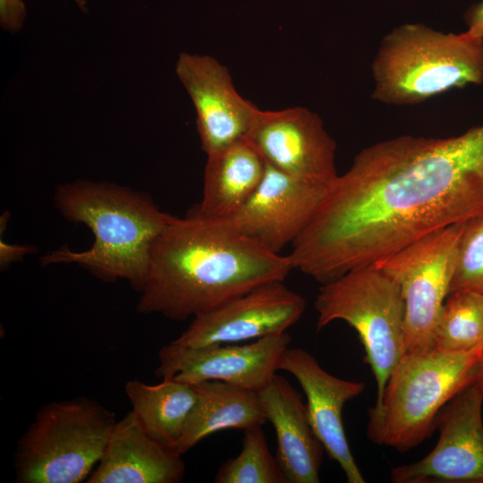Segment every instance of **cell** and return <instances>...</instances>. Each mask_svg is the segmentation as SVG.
Instances as JSON below:
<instances>
[{"instance_id": "1", "label": "cell", "mask_w": 483, "mask_h": 483, "mask_svg": "<svg viewBox=\"0 0 483 483\" xmlns=\"http://www.w3.org/2000/svg\"><path fill=\"white\" fill-rule=\"evenodd\" d=\"M483 215V125L363 148L328 187L288 254L326 284L435 231Z\"/></svg>"}, {"instance_id": "2", "label": "cell", "mask_w": 483, "mask_h": 483, "mask_svg": "<svg viewBox=\"0 0 483 483\" xmlns=\"http://www.w3.org/2000/svg\"><path fill=\"white\" fill-rule=\"evenodd\" d=\"M293 270L288 255L269 251L231 219L196 208L174 219L155 240L137 310L184 320L208 312Z\"/></svg>"}, {"instance_id": "3", "label": "cell", "mask_w": 483, "mask_h": 483, "mask_svg": "<svg viewBox=\"0 0 483 483\" xmlns=\"http://www.w3.org/2000/svg\"><path fill=\"white\" fill-rule=\"evenodd\" d=\"M54 201L67 221L85 225L94 241L82 251L52 250L41 257V264H75L105 281L127 280L140 291L152 245L174 216L146 193L110 182L60 184Z\"/></svg>"}, {"instance_id": "4", "label": "cell", "mask_w": 483, "mask_h": 483, "mask_svg": "<svg viewBox=\"0 0 483 483\" xmlns=\"http://www.w3.org/2000/svg\"><path fill=\"white\" fill-rule=\"evenodd\" d=\"M483 345L465 352L430 348L407 352L392 371L380 402L369 411L368 437L407 452L429 437L443 407L476 381Z\"/></svg>"}, {"instance_id": "5", "label": "cell", "mask_w": 483, "mask_h": 483, "mask_svg": "<svg viewBox=\"0 0 483 483\" xmlns=\"http://www.w3.org/2000/svg\"><path fill=\"white\" fill-rule=\"evenodd\" d=\"M372 97L416 105L453 88L483 83V38L404 24L382 40L372 64Z\"/></svg>"}, {"instance_id": "6", "label": "cell", "mask_w": 483, "mask_h": 483, "mask_svg": "<svg viewBox=\"0 0 483 483\" xmlns=\"http://www.w3.org/2000/svg\"><path fill=\"white\" fill-rule=\"evenodd\" d=\"M116 423L114 414L86 397L41 407L18 442L20 483H78L99 462Z\"/></svg>"}, {"instance_id": "7", "label": "cell", "mask_w": 483, "mask_h": 483, "mask_svg": "<svg viewBox=\"0 0 483 483\" xmlns=\"http://www.w3.org/2000/svg\"><path fill=\"white\" fill-rule=\"evenodd\" d=\"M317 330L343 320L358 334L375 377L377 400L405 353L404 301L399 284L375 265L323 284L315 301Z\"/></svg>"}, {"instance_id": "8", "label": "cell", "mask_w": 483, "mask_h": 483, "mask_svg": "<svg viewBox=\"0 0 483 483\" xmlns=\"http://www.w3.org/2000/svg\"><path fill=\"white\" fill-rule=\"evenodd\" d=\"M463 224L428 233L373 264L400 286L405 353L432 348L435 328L449 294Z\"/></svg>"}, {"instance_id": "9", "label": "cell", "mask_w": 483, "mask_h": 483, "mask_svg": "<svg viewBox=\"0 0 483 483\" xmlns=\"http://www.w3.org/2000/svg\"><path fill=\"white\" fill-rule=\"evenodd\" d=\"M483 386L476 379L439 411L434 449L422 459L394 467L395 483H483Z\"/></svg>"}, {"instance_id": "10", "label": "cell", "mask_w": 483, "mask_h": 483, "mask_svg": "<svg viewBox=\"0 0 483 483\" xmlns=\"http://www.w3.org/2000/svg\"><path fill=\"white\" fill-rule=\"evenodd\" d=\"M246 140L267 165L294 178L330 186L338 176L335 142L306 107L259 110Z\"/></svg>"}, {"instance_id": "11", "label": "cell", "mask_w": 483, "mask_h": 483, "mask_svg": "<svg viewBox=\"0 0 483 483\" xmlns=\"http://www.w3.org/2000/svg\"><path fill=\"white\" fill-rule=\"evenodd\" d=\"M291 339L290 335L284 332L250 343L199 348L171 342L158 352L156 373L162 378H174L191 385L218 380L258 392L279 370Z\"/></svg>"}, {"instance_id": "12", "label": "cell", "mask_w": 483, "mask_h": 483, "mask_svg": "<svg viewBox=\"0 0 483 483\" xmlns=\"http://www.w3.org/2000/svg\"><path fill=\"white\" fill-rule=\"evenodd\" d=\"M305 308L304 298L284 281L269 282L192 318L173 342L199 348L257 340L286 332Z\"/></svg>"}, {"instance_id": "13", "label": "cell", "mask_w": 483, "mask_h": 483, "mask_svg": "<svg viewBox=\"0 0 483 483\" xmlns=\"http://www.w3.org/2000/svg\"><path fill=\"white\" fill-rule=\"evenodd\" d=\"M175 72L192 101L207 155L246 140L260 109L237 92L224 64L208 55L182 52Z\"/></svg>"}, {"instance_id": "14", "label": "cell", "mask_w": 483, "mask_h": 483, "mask_svg": "<svg viewBox=\"0 0 483 483\" xmlns=\"http://www.w3.org/2000/svg\"><path fill=\"white\" fill-rule=\"evenodd\" d=\"M328 187L294 178L266 163L259 185L231 221L241 233L280 254L305 229Z\"/></svg>"}, {"instance_id": "15", "label": "cell", "mask_w": 483, "mask_h": 483, "mask_svg": "<svg viewBox=\"0 0 483 483\" xmlns=\"http://www.w3.org/2000/svg\"><path fill=\"white\" fill-rule=\"evenodd\" d=\"M279 370L292 374L307 397L310 424L329 457L335 461L349 483H364L351 452L343 423L344 404L360 395L365 384L345 380L326 371L317 360L301 348H288Z\"/></svg>"}, {"instance_id": "16", "label": "cell", "mask_w": 483, "mask_h": 483, "mask_svg": "<svg viewBox=\"0 0 483 483\" xmlns=\"http://www.w3.org/2000/svg\"><path fill=\"white\" fill-rule=\"evenodd\" d=\"M182 454L151 436L131 411L116 421L88 483H175L182 479Z\"/></svg>"}, {"instance_id": "17", "label": "cell", "mask_w": 483, "mask_h": 483, "mask_svg": "<svg viewBox=\"0 0 483 483\" xmlns=\"http://www.w3.org/2000/svg\"><path fill=\"white\" fill-rule=\"evenodd\" d=\"M258 393L275 431V459L287 483H318L325 448L315 433L301 396L283 377L275 374Z\"/></svg>"}, {"instance_id": "18", "label": "cell", "mask_w": 483, "mask_h": 483, "mask_svg": "<svg viewBox=\"0 0 483 483\" xmlns=\"http://www.w3.org/2000/svg\"><path fill=\"white\" fill-rule=\"evenodd\" d=\"M265 169L266 162L247 140L207 155L196 209L208 217L232 219L259 185Z\"/></svg>"}, {"instance_id": "19", "label": "cell", "mask_w": 483, "mask_h": 483, "mask_svg": "<svg viewBox=\"0 0 483 483\" xmlns=\"http://www.w3.org/2000/svg\"><path fill=\"white\" fill-rule=\"evenodd\" d=\"M194 386L196 403L181 437L173 446L178 453L182 455L201 439L217 431L244 430L267 422L257 392L218 380Z\"/></svg>"}, {"instance_id": "20", "label": "cell", "mask_w": 483, "mask_h": 483, "mask_svg": "<svg viewBox=\"0 0 483 483\" xmlns=\"http://www.w3.org/2000/svg\"><path fill=\"white\" fill-rule=\"evenodd\" d=\"M126 395L147 432L173 448L181 437L197 401L194 385L163 378L157 385L128 381Z\"/></svg>"}, {"instance_id": "21", "label": "cell", "mask_w": 483, "mask_h": 483, "mask_svg": "<svg viewBox=\"0 0 483 483\" xmlns=\"http://www.w3.org/2000/svg\"><path fill=\"white\" fill-rule=\"evenodd\" d=\"M483 345V293L460 291L448 294L439 315L432 348L465 352Z\"/></svg>"}, {"instance_id": "22", "label": "cell", "mask_w": 483, "mask_h": 483, "mask_svg": "<svg viewBox=\"0 0 483 483\" xmlns=\"http://www.w3.org/2000/svg\"><path fill=\"white\" fill-rule=\"evenodd\" d=\"M262 426L244 429L242 449L224 462L216 483H287L275 457L270 453Z\"/></svg>"}, {"instance_id": "23", "label": "cell", "mask_w": 483, "mask_h": 483, "mask_svg": "<svg viewBox=\"0 0 483 483\" xmlns=\"http://www.w3.org/2000/svg\"><path fill=\"white\" fill-rule=\"evenodd\" d=\"M460 291L483 293V215L463 224L449 294Z\"/></svg>"}, {"instance_id": "24", "label": "cell", "mask_w": 483, "mask_h": 483, "mask_svg": "<svg viewBox=\"0 0 483 483\" xmlns=\"http://www.w3.org/2000/svg\"><path fill=\"white\" fill-rule=\"evenodd\" d=\"M26 19V7L21 0H0V24L11 32L19 31Z\"/></svg>"}, {"instance_id": "25", "label": "cell", "mask_w": 483, "mask_h": 483, "mask_svg": "<svg viewBox=\"0 0 483 483\" xmlns=\"http://www.w3.org/2000/svg\"><path fill=\"white\" fill-rule=\"evenodd\" d=\"M34 249L30 246L13 245L6 243L1 240L0 242V265L1 269L6 268L14 261L21 259L25 255L33 252Z\"/></svg>"}, {"instance_id": "26", "label": "cell", "mask_w": 483, "mask_h": 483, "mask_svg": "<svg viewBox=\"0 0 483 483\" xmlns=\"http://www.w3.org/2000/svg\"><path fill=\"white\" fill-rule=\"evenodd\" d=\"M468 30L473 35L483 38V2L470 13Z\"/></svg>"}, {"instance_id": "27", "label": "cell", "mask_w": 483, "mask_h": 483, "mask_svg": "<svg viewBox=\"0 0 483 483\" xmlns=\"http://www.w3.org/2000/svg\"><path fill=\"white\" fill-rule=\"evenodd\" d=\"M477 380H478V381L481 384V386H483V355H482V358H481V361H480V366H479V374H478Z\"/></svg>"}, {"instance_id": "28", "label": "cell", "mask_w": 483, "mask_h": 483, "mask_svg": "<svg viewBox=\"0 0 483 483\" xmlns=\"http://www.w3.org/2000/svg\"><path fill=\"white\" fill-rule=\"evenodd\" d=\"M81 10H85L86 0H75Z\"/></svg>"}]
</instances>
